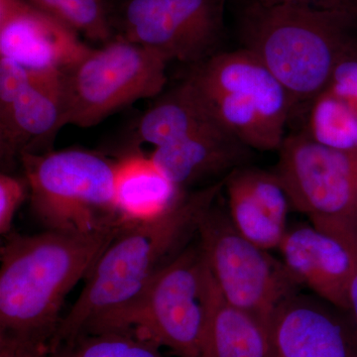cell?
I'll use <instances>...</instances> for the list:
<instances>
[{"label":"cell","instance_id":"cell-2","mask_svg":"<svg viewBox=\"0 0 357 357\" xmlns=\"http://www.w3.org/2000/svg\"><path fill=\"white\" fill-rule=\"evenodd\" d=\"M122 225L9 234L0 251V337L48 344L68 294L88 276Z\"/></svg>","mask_w":357,"mask_h":357},{"label":"cell","instance_id":"cell-18","mask_svg":"<svg viewBox=\"0 0 357 357\" xmlns=\"http://www.w3.org/2000/svg\"><path fill=\"white\" fill-rule=\"evenodd\" d=\"M134 124L132 142L157 147L218 124L208 103L189 77L175 88L160 93Z\"/></svg>","mask_w":357,"mask_h":357},{"label":"cell","instance_id":"cell-23","mask_svg":"<svg viewBox=\"0 0 357 357\" xmlns=\"http://www.w3.org/2000/svg\"><path fill=\"white\" fill-rule=\"evenodd\" d=\"M29 196L25 178H20L6 172L0 175V234H13L14 218L21 204Z\"/></svg>","mask_w":357,"mask_h":357},{"label":"cell","instance_id":"cell-13","mask_svg":"<svg viewBox=\"0 0 357 357\" xmlns=\"http://www.w3.org/2000/svg\"><path fill=\"white\" fill-rule=\"evenodd\" d=\"M278 249L300 286L349 312V285L356 267L351 244L311 223L287 229Z\"/></svg>","mask_w":357,"mask_h":357},{"label":"cell","instance_id":"cell-16","mask_svg":"<svg viewBox=\"0 0 357 357\" xmlns=\"http://www.w3.org/2000/svg\"><path fill=\"white\" fill-rule=\"evenodd\" d=\"M204 295L206 319L198 357L266 356L267 324L225 299L206 264Z\"/></svg>","mask_w":357,"mask_h":357},{"label":"cell","instance_id":"cell-6","mask_svg":"<svg viewBox=\"0 0 357 357\" xmlns=\"http://www.w3.org/2000/svg\"><path fill=\"white\" fill-rule=\"evenodd\" d=\"M169 62L119 37L89 48L61 72L63 124L93 128L137 100L156 98L165 88Z\"/></svg>","mask_w":357,"mask_h":357},{"label":"cell","instance_id":"cell-22","mask_svg":"<svg viewBox=\"0 0 357 357\" xmlns=\"http://www.w3.org/2000/svg\"><path fill=\"white\" fill-rule=\"evenodd\" d=\"M57 357H164L154 342L124 330L86 333Z\"/></svg>","mask_w":357,"mask_h":357},{"label":"cell","instance_id":"cell-9","mask_svg":"<svg viewBox=\"0 0 357 357\" xmlns=\"http://www.w3.org/2000/svg\"><path fill=\"white\" fill-rule=\"evenodd\" d=\"M204 285L201 248H185L132 307L100 332L129 331L178 357H198L206 319Z\"/></svg>","mask_w":357,"mask_h":357},{"label":"cell","instance_id":"cell-7","mask_svg":"<svg viewBox=\"0 0 357 357\" xmlns=\"http://www.w3.org/2000/svg\"><path fill=\"white\" fill-rule=\"evenodd\" d=\"M199 246L223 297L269 323L275 310L298 292L300 284L283 261L238 231L229 211L211 204L197 225Z\"/></svg>","mask_w":357,"mask_h":357},{"label":"cell","instance_id":"cell-1","mask_svg":"<svg viewBox=\"0 0 357 357\" xmlns=\"http://www.w3.org/2000/svg\"><path fill=\"white\" fill-rule=\"evenodd\" d=\"M225 178L188 192L170 211L154 220L123 223L86 277V285L61 319L48 347L51 356L86 333L105 330L142 297L162 269L197 232L199 218L215 203Z\"/></svg>","mask_w":357,"mask_h":357},{"label":"cell","instance_id":"cell-4","mask_svg":"<svg viewBox=\"0 0 357 357\" xmlns=\"http://www.w3.org/2000/svg\"><path fill=\"white\" fill-rule=\"evenodd\" d=\"M188 77L225 130L251 150L280 149L295 105L259 59L243 48L218 52Z\"/></svg>","mask_w":357,"mask_h":357},{"label":"cell","instance_id":"cell-15","mask_svg":"<svg viewBox=\"0 0 357 357\" xmlns=\"http://www.w3.org/2000/svg\"><path fill=\"white\" fill-rule=\"evenodd\" d=\"M250 150L220 124H213L155 148L150 158L173 184L187 191L199 183L222 180L245 166Z\"/></svg>","mask_w":357,"mask_h":357},{"label":"cell","instance_id":"cell-17","mask_svg":"<svg viewBox=\"0 0 357 357\" xmlns=\"http://www.w3.org/2000/svg\"><path fill=\"white\" fill-rule=\"evenodd\" d=\"M187 194L161 172L150 156L131 152L116 161L115 199L123 223L161 217Z\"/></svg>","mask_w":357,"mask_h":357},{"label":"cell","instance_id":"cell-25","mask_svg":"<svg viewBox=\"0 0 357 357\" xmlns=\"http://www.w3.org/2000/svg\"><path fill=\"white\" fill-rule=\"evenodd\" d=\"M326 89L347 102L357 114V51L335 66Z\"/></svg>","mask_w":357,"mask_h":357},{"label":"cell","instance_id":"cell-29","mask_svg":"<svg viewBox=\"0 0 357 357\" xmlns=\"http://www.w3.org/2000/svg\"><path fill=\"white\" fill-rule=\"evenodd\" d=\"M53 357H55V356H53Z\"/></svg>","mask_w":357,"mask_h":357},{"label":"cell","instance_id":"cell-24","mask_svg":"<svg viewBox=\"0 0 357 357\" xmlns=\"http://www.w3.org/2000/svg\"><path fill=\"white\" fill-rule=\"evenodd\" d=\"M45 72L27 69L11 59L0 57V109H6Z\"/></svg>","mask_w":357,"mask_h":357},{"label":"cell","instance_id":"cell-20","mask_svg":"<svg viewBox=\"0 0 357 357\" xmlns=\"http://www.w3.org/2000/svg\"><path fill=\"white\" fill-rule=\"evenodd\" d=\"M304 132L325 147L357 150V114L347 102L325 89L307 107Z\"/></svg>","mask_w":357,"mask_h":357},{"label":"cell","instance_id":"cell-14","mask_svg":"<svg viewBox=\"0 0 357 357\" xmlns=\"http://www.w3.org/2000/svg\"><path fill=\"white\" fill-rule=\"evenodd\" d=\"M63 124L61 72L42 73L0 109V159L6 170L23 153H46Z\"/></svg>","mask_w":357,"mask_h":357},{"label":"cell","instance_id":"cell-21","mask_svg":"<svg viewBox=\"0 0 357 357\" xmlns=\"http://www.w3.org/2000/svg\"><path fill=\"white\" fill-rule=\"evenodd\" d=\"M93 42L105 44L114 38L110 16L102 0H26Z\"/></svg>","mask_w":357,"mask_h":357},{"label":"cell","instance_id":"cell-11","mask_svg":"<svg viewBox=\"0 0 357 357\" xmlns=\"http://www.w3.org/2000/svg\"><path fill=\"white\" fill-rule=\"evenodd\" d=\"M265 357H357L356 324L317 296L294 294L269 319Z\"/></svg>","mask_w":357,"mask_h":357},{"label":"cell","instance_id":"cell-12","mask_svg":"<svg viewBox=\"0 0 357 357\" xmlns=\"http://www.w3.org/2000/svg\"><path fill=\"white\" fill-rule=\"evenodd\" d=\"M91 47L26 0H0V57L35 72H62Z\"/></svg>","mask_w":357,"mask_h":357},{"label":"cell","instance_id":"cell-8","mask_svg":"<svg viewBox=\"0 0 357 357\" xmlns=\"http://www.w3.org/2000/svg\"><path fill=\"white\" fill-rule=\"evenodd\" d=\"M278 152L274 172L293 208L333 236L357 229V150L323 146L302 131Z\"/></svg>","mask_w":357,"mask_h":357},{"label":"cell","instance_id":"cell-27","mask_svg":"<svg viewBox=\"0 0 357 357\" xmlns=\"http://www.w3.org/2000/svg\"><path fill=\"white\" fill-rule=\"evenodd\" d=\"M262 6H278V4H293V6H307L316 8L330 10L351 11L357 13V0H244Z\"/></svg>","mask_w":357,"mask_h":357},{"label":"cell","instance_id":"cell-28","mask_svg":"<svg viewBox=\"0 0 357 357\" xmlns=\"http://www.w3.org/2000/svg\"><path fill=\"white\" fill-rule=\"evenodd\" d=\"M345 241H349V243L351 244L354 259H356V267H354L351 285H349V312L357 328V231L347 236Z\"/></svg>","mask_w":357,"mask_h":357},{"label":"cell","instance_id":"cell-10","mask_svg":"<svg viewBox=\"0 0 357 357\" xmlns=\"http://www.w3.org/2000/svg\"><path fill=\"white\" fill-rule=\"evenodd\" d=\"M227 0H124L114 37L192 66L218 53Z\"/></svg>","mask_w":357,"mask_h":357},{"label":"cell","instance_id":"cell-3","mask_svg":"<svg viewBox=\"0 0 357 357\" xmlns=\"http://www.w3.org/2000/svg\"><path fill=\"white\" fill-rule=\"evenodd\" d=\"M238 35L243 48L286 89L295 109L309 107L328 86L335 66L357 51V13L244 1Z\"/></svg>","mask_w":357,"mask_h":357},{"label":"cell","instance_id":"cell-26","mask_svg":"<svg viewBox=\"0 0 357 357\" xmlns=\"http://www.w3.org/2000/svg\"><path fill=\"white\" fill-rule=\"evenodd\" d=\"M0 357H52L48 344L0 337Z\"/></svg>","mask_w":357,"mask_h":357},{"label":"cell","instance_id":"cell-5","mask_svg":"<svg viewBox=\"0 0 357 357\" xmlns=\"http://www.w3.org/2000/svg\"><path fill=\"white\" fill-rule=\"evenodd\" d=\"M30 208L46 229L91 232L123 223L115 199L116 161L74 149L23 153Z\"/></svg>","mask_w":357,"mask_h":357},{"label":"cell","instance_id":"cell-19","mask_svg":"<svg viewBox=\"0 0 357 357\" xmlns=\"http://www.w3.org/2000/svg\"><path fill=\"white\" fill-rule=\"evenodd\" d=\"M227 211L236 229L251 243L265 250L278 249L287 227L274 218L265 206L253 198L231 172L225 178Z\"/></svg>","mask_w":357,"mask_h":357}]
</instances>
